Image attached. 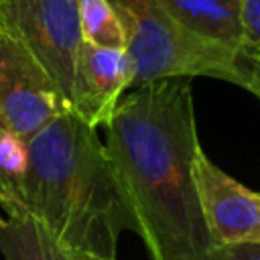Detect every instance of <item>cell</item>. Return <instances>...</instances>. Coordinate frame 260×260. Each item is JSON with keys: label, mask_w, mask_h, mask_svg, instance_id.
Masks as SVG:
<instances>
[{"label": "cell", "mask_w": 260, "mask_h": 260, "mask_svg": "<svg viewBox=\"0 0 260 260\" xmlns=\"http://www.w3.org/2000/svg\"><path fill=\"white\" fill-rule=\"evenodd\" d=\"M106 154L152 260H209L213 246L193 181L199 148L189 77L132 87L106 126Z\"/></svg>", "instance_id": "obj_1"}, {"label": "cell", "mask_w": 260, "mask_h": 260, "mask_svg": "<svg viewBox=\"0 0 260 260\" xmlns=\"http://www.w3.org/2000/svg\"><path fill=\"white\" fill-rule=\"evenodd\" d=\"M22 207L63 248L83 258L116 260L120 234L132 232L106 146L98 130L73 112L28 138Z\"/></svg>", "instance_id": "obj_2"}, {"label": "cell", "mask_w": 260, "mask_h": 260, "mask_svg": "<svg viewBox=\"0 0 260 260\" xmlns=\"http://www.w3.org/2000/svg\"><path fill=\"white\" fill-rule=\"evenodd\" d=\"M124 28L132 87L169 77H215L240 85V51L181 24L158 0H110Z\"/></svg>", "instance_id": "obj_3"}, {"label": "cell", "mask_w": 260, "mask_h": 260, "mask_svg": "<svg viewBox=\"0 0 260 260\" xmlns=\"http://www.w3.org/2000/svg\"><path fill=\"white\" fill-rule=\"evenodd\" d=\"M0 28L39 61L69 102L83 41L77 0H0Z\"/></svg>", "instance_id": "obj_4"}, {"label": "cell", "mask_w": 260, "mask_h": 260, "mask_svg": "<svg viewBox=\"0 0 260 260\" xmlns=\"http://www.w3.org/2000/svg\"><path fill=\"white\" fill-rule=\"evenodd\" d=\"M69 102L39 61L4 28H0V124L24 140L39 134Z\"/></svg>", "instance_id": "obj_5"}, {"label": "cell", "mask_w": 260, "mask_h": 260, "mask_svg": "<svg viewBox=\"0 0 260 260\" xmlns=\"http://www.w3.org/2000/svg\"><path fill=\"white\" fill-rule=\"evenodd\" d=\"M193 181L201 215L215 248L260 244V193L219 169L201 150L193 158Z\"/></svg>", "instance_id": "obj_6"}, {"label": "cell", "mask_w": 260, "mask_h": 260, "mask_svg": "<svg viewBox=\"0 0 260 260\" xmlns=\"http://www.w3.org/2000/svg\"><path fill=\"white\" fill-rule=\"evenodd\" d=\"M132 63L124 49L98 47L81 41L69 108L87 126L95 130L106 128L118 102L132 87Z\"/></svg>", "instance_id": "obj_7"}, {"label": "cell", "mask_w": 260, "mask_h": 260, "mask_svg": "<svg viewBox=\"0 0 260 260\" xmlns=\"http://www.w3.org/2000/svg\"><path fill=\"white\" fill-rule=\"evenodd\" d=\"M193 32L240 51V0H158Z\"/></svg>", "instance_id": "obj_8"}, {"label": "cell", "mask_w": 260, "mask_h": 260, "mask_svg": "<svg viewBox=\"0 0 260 260\" xmlns=\"http://www.w3.org/2000/svg\"><path fill=\"white\" fill-rule=\"evenodd\" d=\"M0 254L4 260H89L63 248L32 215H8L0 223Z\"/></svg>", "instance_id": "obj_9"}, {"label": "cell", "mask_w": 260, "mask_h": 260, "mask_svg": "<svg viewBox=\"0 0 260 260\" xmlns=\"http://www.w3.org/2000/svg\"><path fill=\"white\" fill-rule=\"evenodd\" d=\"M28 171V140L0 130V205L8 215L24 213L22 185Z\"/></svg>", "instance_id": "obj_10"}, {"label": "cell", "mask_w": 260, "mask_h": 260, "mask_svg": "<svg viewBox=\"0 0 260 260\" xmlns=\"http://www.w3.org/2000/svg\"><path fill=\"white\" fill-rule=\"evenodd\" d=\"M77 14L85 43L124 49V28L110 0H77Z\"/></svg>", "instance_id": "obj_11"}, {"label": "cell", "mask_w": 260, "mask_h": 260, "mask_svg": "<svg viewBox=\"0 0 260 260\" xmlns=\"http://www.w3.org/2000/svg\"><path fill=\"white\" fill-rule=\"evenodd\" d=\"M240 53L260 59V0H240Z\"/></svg>", "instance_id": "obj_12"}, {"label": "cell", "mask_w": 260, "mask_h": 260, "mask_svg": "<svg viewBox=\"0 0 260 260\" xmlns=\"http://www.w3.org/2000/svg\"><path fill=\"white\" fill-rule=\"evenodd\" d=\"M240 87L248 89L260 100V59H252L240 53Z\"/></svg>", "instance_id": "obj_13"}, {"label": "cell", "mask_w": 260, "mask_h": 260, "mask_svg": "<svg viewBox=\"0 0 260 260\" xmlns=\"http://www.w3.org/2000/svg\"><path fill=\"white\" fill-rule=\"evenodd\" d=\"M213 260H260V244H242L230 248H215Z\"/></svg>", "instance_id": "obj_14"}, {"label": "cell", "mask_w": 260, "mask_h": 260, "mask_svg": "<svg viewBox=\"0 0 260 260\" xmlns=\"http://www.w3.org/2000/svg\"><path fill=\"white\" fill-rule=\"evenodd\" d=\"M2 221H4V217H2V215H0V223H2Z\"/></svg>", "instance_id": "obj_15"}, {"label": "cell", "mask_w": 260, "mask_h": 260, "mask_svg": "<svg viewBox=\"0 0 260 260\" xmlns=\"http://www.w3.org/2000/svg\"><path fill=\"white\" fill-rule=\"evenodd\" d=\"M0 128H2V124H0ZM2 130H4V128H2Z\"/></svg>", "instance_id": "obj_16"}, {"label": "cell", "mask_w": 260, "mask_h": 260, "mask_svg": "<svg viewBox=\"0 0 260 260\" xmlns=\"http://www.w3.org/2000/svg\"><path fill=\"white\" fill-rule=\"evenodd\" d=\"M89 260H93V258H89Z\"/></svg>", "instance_id": "obj_17"}, {"label": "cell", "mask_w": 260, "mask_h": 260, "mask_svg": "<svg viewBox=\"0 0 260 260\" xmlns=\"http://www.w3.org/2000/svg\"><path fill=\"white\" fill-rule=\"evenodd\" d=\"M209 260H213V258H209Z\"/></svg>", "instance_id": "obj_18"}, {"label": "cell", "mask_w": 260, "mask_h": 260, "mask_svg": "<svg viewBox=\"0 0 260 260\" xmlns=\"http://www.w3.org/2000/svg\"><path fill=\"white\" fill-rule=\"evenodd\" d=\"M0 130H2V128H0Z\"/></svg>", "instance_id": "obj_19"}]
</instances>
